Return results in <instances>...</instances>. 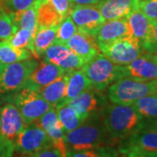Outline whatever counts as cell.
<instances>
[{
  "label": "cell",
  "instance_id": "obj_34",
  "mask_svg": "<svg viewBox=\"0 0 157 157\" xmlns=\"http://www.w3.org/2000/svg\"><path fill=\"white\" fill-rule=\"evenodd\" d=\"M142 49L148 54H157V20H153L146 39L142 43Z\"/></svg>",
  "mask_w": 157,
  "mask_h": 157
},
{
  "label": "cell",
  "instance_id": "obj_14",
  "mask_svg": "<svg viewBox=\"0 0 157 157\" xmlns=\"http://www.w3.org/2000/svg\"><path fill=\"white\" fill-rule=\"evenodd\" d=\"M43 59L51 62L65 71L72 72L83 67L85 61L67 45L53 43L43 55Z\"/></svg>",
  "mask_w": 157,
  "mask_h": 157
},
{
  "label": "cell",
  "instance_id": "obj_18",
  "mask_svg": "<svg viewBox=\"0 0 157 157\" xmlns=\"http://www.w3.org/2000/svg\"><path fill=\"white\" fill-rule=\"evenodd\" d=\"M68 47L80 57L85 63L101 53L95 36L78 31L66 44Z\"/></svg>",
  "mask_w": 157,
  "mask_h": 157
},
{
  "label": "cell",
  "instance_id": "obj_42",
  "mask_svg": "<svg viewBox=\"0 0 157 157\" xmlns=\"http://www.w3.org/2000/svg\"><path fill=\"white\" fill-rule=\"evenodd\" d=\"M138 1H139V2H140V1H143V0H138Z\"/></svg>",
  "mask_w": 157,
  "mask_h": 157
},
{
  "label": "cell",
  "instance_id": "obj_17",
  "mask_svg": "<svg viewBox=\"0 0 157 157\" xmlns=\"http://www.w3.org/2000/svg\"><path fill=\"white\" fill-rule=\"evenodd\" d=\"M124 78L148 81L157 80V64L153 60L151 54H141L127 66H122Z\"/></svg>",
  "mask_w": 157,
  "mask_h": 157
},
{
  "label": "cell",
  "instance_id": "obj_21",
  "mask_svg": "<svg viewBox=\"0 0 157 157\" xmlns=\"http://www.w3.org/2000/svg\"><path fill=\"white\" fill-rule=\"evenodd\" d=\"M70 73L71 72H66L53 82L36 91L53 108L59 106L65 95Z\"/></svg>",
  "mask_w": 157,
  "mask_h": 157
},
{
  "label": "cell",
  "instance_id": "obj_28",
  "mask_svg": "<svg viewBox=\"0 0 157 157\" xmlns=\"http://www.w3.org/2000/svg\"><path fill=\"white\" fill-rule=\"evenodd\" d=\"M133 106L143 119H155L157 118V94L140 98Z\"/></svg>",
  "mask_w": 157,
  "mask_h": 157
},
{
  "label": "cell",
  "instance_id": "obj_23",
  "mask_svg": "<svg viewBox=\"0 0 157 157\" xmlns=\"http://www.w3.org/2000/svg\"><path fill=\"white\" fill-rule=\"evenodd\" d=\"M126 22L128 27L129 37L142 45L148 33L151 20L137 8L126 17Z\"/></svg>",
  "mask_w": 157,
  "mask_h": 157
},
{
  "label": "cell",
  "instance_id": "obj_11",
  "mask_svg": "<svg viewBox=\"0 0 157 157\" xmlns=\"http://www.w3.org/2000/svg\"><path fill=\"white\" fill-rule=\"evenodd\" d=\"M118 150L123 155L130 153L155 155L157 154V131L139 129L135 134L120 141Z\"/></svg>",
  "mask_w": 157,
  "mask_h": 157
},
{
  "label": "cell",
  "instance_id": "obj_32",
  "mask_svg": "<svg viewBox=\"0 0 157 157\" xmlns=\"http://www.w3.org/2000/svg\"><path fill=\"white\" fill-rule=\"evenodd\" d=\"M16 31L10 15L0 6V42L7 40Z\"/></svg>",
  "mask_w": 157,
  "mask_h": 157
},
{
  "label": "cell",
  "instance_id": "obj_6",
  "mask_svg": "<svg viewBox=\"0 0 157 157\" xmlns=\"http://www.w3.org/2000/svg\"><path fill=\"white\" fill-rule=\"evenodd\" d=\"M82 69L92 87L102 92L116 80L124 78L122 66L115 65L102 53L86 63Z\"/></svg>",
  "mask_w": 157,
  "mask_h": 157
},
{
  "label": "cell",
  "instance_id": "obj_12",
  "mask_svg": "<svg viewBox=\"0 0 157 157\" xmlns=\"http://www.w3.org/2000/svg\"><path fill=\"white\" fill-rule=\"evenodd\" d=\"M69 16L78 31L96 36L101 25L106 22L96 6H73Z\"/></svg>",
  "mask_w": 157,
  "mask_h": 157
},
{
  "label": "cell",
  "instance_id": "obj_38",
  "mask_svg": "<svg viewBox=\"0 0 157 157\" xmlns=\"http://www.w3.org/2000/svg\"><path fill=\"white\" fill-rule=\"evenodd\" d=\"M104 0H71L73 6H96Z\"/></svg>",
  "mask_w": 157,
  "mask_h": 157
},
{
  "label": "cell",
  "instance_id": "obj_26",
  "mask_svg": "<svg viewBox=\"0 0 157 157\" xmlns=\"http://www.w3.org/2000/svg\"><path fill=\"white\" fill-rule=\"evenodd\" d=\"M55 110L65 134L78 128L84 121L73 107L68 104L61 105L55 108Z\"/></svg>",
  "mask_w": 157,
  "mask_h": 157
},
{
  "label": "cell",
  "instance_id": "obj_33",
  "mask_svg": "<svg viewBox=\"0 0 157 157\" xmlns=\"http://www.w3.org/2000/svg\"><path fill=\"white\" fill-rule=\"evenodd\" d=\"M36 0H1L0 6H2L8 14L17 13L25 11L33 6Z\"/></svg>",
  "mask_w": 157,
  "mask_h": 157
},
{
  "label": "cell",
  "instance_id": "obj_29",
  "mask_svg": "<svg viewBox=\"0 0 157 157\" xmlns=\"http://www.w3.org/2000/svg\"><path fill=\"white\" fill-rule=\"evenodd\" d=\"M120 152L114 146L107 145L78 151H68L67 157H119Z\"/></svg>",
  "mask_w": 157,
  "mask_h": 157
},
{
  "label": "cell",
  "instance_id": "obj_37",
  "mask_svg": "<svg viewBox=\"0 0 157 157\" xmlns=\"http://www.w3.org/2000/svg\"><path fill=\"white\" fill-rule=\"evenodd\" d=\"M140 128L157 131V118L155 119H144Z\"/></svg>",
  "mask_w": 157,
  "mask_h": 157
},
{
  "label": "cell",
  "instance_id": "obj_1",
  "mask_svg": "<svg viewBox=\"0 0 157 157\" xmlns=\"http://www.w3.org/2000/svg\"><path fill=\"white\" fill-rule=\"evenodd\" d=\"M68 151H78L116 143L108 134L100 112L90 114L78 128L65 134Z\"/></svg>",
  "mask_w": 157,
  "mask_h": 157
},
{
  "label": "cell",
  "instance_id": "obj_9",
  "mask_svg": "<svg viewBox=\"0 0 157 157\" xmlns=\"http://www.w3.org/2000/svg\"><path fill=\"white\" fill-rule=\"evenodd\" d=\"M52 147L50 137L36 121L26 125L18 135L15 155H30Z\"/></svg>",
  "mask_w": 157,
  "mask_h": 157
},
{
  "label": "cell",
  "instance_id": "obj_25",
  "mask_svg": "<svg viewBox=\"0 0 157 157\" xmlns=\"http://www.w3.org/2000/svg\"><path fill=\"white\" fill-rule=\"evenodd\" d=\"M32 53L25 48H17L8 43L7 40L0 42V63L11 64L30 59Z\"/></svg>",
  "mask_w": 157,
  "mask_h": 157
},
{
  "label": "cell",
  "instance_id": "obj_39",
  "mask_svg": "<svg viewBox=\"0 0 157 157\" xmlns=\"http://www.w3.org/2000/svg\"><path fill=\"white\" fill-rule=\"evenodd\" d=\"M124 157H157V154L155 155H140L135 153H130L128 155H124Z\"/></svg>",
  "mask_w": 157,
  "mask_h": 157
},
{
  "label": "cell",
  "instance_id": "obj_35",
  "mask_svg": "<svg viewBox=\"0 0 157 157\" xmlns=\"http://www.w3.org/2000/svg\"><path fill=\"white\" fill-rule=\"evenodd\" d=\"M149 20H157V0H143L138 3L137 7Z\"/></svg>",
  "mask_w": 157,
  "mask_h": 157
},
{
  "label": "cell",
  "instance_id": "obj_7",
  "mask_svg": "<svg viewBox=\"0 0 157 157\" xmlns=\"http://www.w3.org/2000/svg\"><path fill=\"white\" fill-rule=\"evenodd\" d=\"M37 65V60L31 59L11 64L0 63V97L22 89Z\"/></svg>",
  "mask_w": 157,
  "mask_h": 157
},
{
  "label": "cell",
  "instance_id": "obj_2",
  "mask_svg": "<svg viewBox=\"0 0 157 157\" xmlns=\"http://www.w3.org/2000/svg\"><path fill=\"white\" fill-rule=\"evenodd\" d=\"M100 113L108 134L116 144L140 129L144 120L133 105L107 104Z\"/></svg>",
  "mask_w": 157,
  "mask_h": 157
},
{
  "label": "cell",
  "instance_id": "obj_10",
  "mask_svg": "<svg viewBox=\"0 0 157 157\" xmlns=\"http://www.w3.org/2000/svg\"><path fill=\"white\" fill-rule=\"evenodd\" d=\"M101 52L117 66H127L144 53L140 43L130 37L112 42L101 49Z\"/></svg>",
  "mask_w": 157,
  "mask_h": 157
},
{
  "label": "cell",
  "instance_id": "obj_31",
  "mask_svg": "<svg viewBox=\"0 0 157 157\" xmlns=\"http://www.w3.org/2000/svg\"><path fill=\"white\" fill-rule=\"evenodd\" d=\"M35 33L26 29H18L7 39L8 43L17 48H25L29 50L32 45Z\"/></svg>",
  "mask_w": 157,
  "mask_h": 157
},
{
  "label": "cell",
  "instance_id": "obj_3",
  "mask_svg": "<svg viewBox=\"0 0 157 157\" xmlns=\"http://www.w3.org/2000/svg\"><path fill=\"white\" fill-rule=\"evenodd\" d=\"M157 92V80H136L134 78H120L107 87L108 101L114 104L133 105L144 96Z\"/></svg>",
  "mask_w": 157,
  "mask_h": 157
},
{
  "label": "cell",
  "instance_id": "obj_22",
  "mask_svg": "<svg viewBox=\"0 0 157 157\" xmlns=\"http://www.w3.org/2000/svg\"><path fill=\"white\" fill-rule=\"evenodd\" d=\"M58 27L59 26L37 27L32 45L29 48L34 59H39L44 55L46 49L54 43Z\"/></svg>",
  "mask_w": 157,
  "mask_h": 157
},
{
  "label": "cell",
  "instance_id": "obj_24",
  "mask_svg": "<svg viewBox=\"0 0 157 157\" xmlns=\"http://www.w3.org/2000/svg\"><path fill=\"white\" fill-rule=\"evenodd\" d=\"M90 87H92V86L82 68L72 71L68 78L65 95L58 107L64 104H67L69 101L73 100L75 97H77L82 92H84L85 90L88 89Z\"/></svg>",
  "mask_w": 157,
  "mask_h": 157
},
{
  "label": "cell",
  "instance_id": "obj_30",
  "mask_svg": "<svg viewBox=\"0 0 157 157\" xmlns=\"http://www.w3.org/2000/svg\"><path fill=\"white\" fill-rule=\"evenodd\" d=\"M78 32V28L73 19L68 15L59 25L54 43L66 45L69 39Z\"/></svg>",
  "mask_w": 157,
  "mask_h": 157
},
{
  "label": "cell",
  "instance_id": "obj_8",
  "mask_svg": "<svg viewBox=\"0 0 157 157\" xmlns=\"http://www.w3.org/2000/svg\"><path fill=\"white\" fill-rule=\"evenodd\" d=\"M38 27L59 26L70 14L73 4L70 0H36L34 3Z\"/></svg>",
  "mask_w": 157,
  "mask_h": 157
},
{
  "label": "cell",
  "instance_id": "obj_16",
  "mask_svg": "<svg viewBox=\"0 0 157 157\" xmlns=\"http://www.w3.org/2000/svg\"><path fill=\"white\" fill-rule=\"evenodd\" d=\"M66 72L67 71H65L63 68L43 59L39 63L38 62L37 67L30 74L24 87L37 91L53 82Z\"/></svg>",
  "mask_w": 157,
  "mask_h": 157
},
{
  "label": "cell",
  "instance_id": "obj_41",
  "mask_svg": "<svg viewBox=\"0 0 157 157\" xmlns=\"http://www.w3.org/2000/svg\"><path fill=\"white\" fill-rule=\"evenodd\" d=\"M2 102H0V119H1V111H2Z\"/></svg>",
  "mask_w": 157,
  "mask_h": 157
},
{
  "label": "cell",
  "instance_id": "obj_15",
  "mask_svg": "<svg viewBox=\"0 0 157 157\" xmlns=\"http://www.w3.org/2000/svg\"><path fill=\"white\" fill-rule=\"evenodd\" d=\"M50 137L52 147L61 154L63 157L67 155V147L65 139V132L59 122L55 108H52L37 121Z\"/></svg>",
  "mask_w": 157,
  "mask_h": 157
},
{
  "label": "cell",
  "instance_id": "obj_5",
  "mask_svg": "<svg viewBox=\"0 0 157 157\" xmlns=\"http://www.w3.org/2000/svg\"><path fill=\"white\" fill-rule=\"evenodd\" d=\"M2 100L16 106L25 126L36 122L47 111L53 108L36 91L27 87L4 96Z\"/></svg>",
  "mask_w": 157,
  "mask_h": 157
},
{
  "label": "cell",
  "instance_id": "obj_19",
  "mask_svg": "<svg viewBox=\"0 0 157 157\" xmlns=\"http://www.w3.org/2000/svg\"><path fill=\"white\" fill-rule=\"evenodd\" d=\"M138 0H104L96 5L105 21L126 18L138 7Z\"/></svg>",
  "mask_w": 157,
  "mask_h": 157
},
{
  "label": "cell",
  "instance_id": "obj_36",
  "mask_svg": "<svg viewBox=\"0 0 157 157\" xmlns=\"http://www.w3.org/2000/svg\"><path fill=\"white\" fill-rule=\"evenodd\" d=\"M14 157H63L61 154L55 149L53 147L42 149L30 155H15Z\"/></svg>",
  "mask_w": 157,
  "mask_h": 157
},
{
  "label": "cell",
  "instance_id": "obj_27",
  "mask_svg": "<svg viewBox=\"0 0 157 157\" xmlns=\"http://www.w3.org/2000/svg\"><path fill=\"white\" fill-rule=\"evenodd\" d=\"M15 28L26 29L36 33L37 30V15L34 5L32 7L26 9L25 11L9 14Z\"/></svg>",
  "mask_w": 157,
  "mask_h": 157
},
{
  "label": "cell",
  "instance_id": "obj_4",
  "mask_svg": "<svg viewBox=\"0 0 157 157\" xmlns=\"http://www.w3.org/2000/svg\"><path fill=\"white\" fill-rule=\"evenodd\" d=\"M25 127L15 105L6 102L2 106L0 119V157H14L18 135Z\"/></svg>",
  "mask_w": 157,
  "mask_h": 157
},
{
  "label": "cell",
  "instance_id": "obj_40",
  "mask_svg": "<svg viewBox=\"0 0 157 157\" xmlns=\"http://www.w3.org/2000/svg\"><path fill=\"white\" fill-rule=\"evenodd\" d=\"M151 57L152 59H153V60L157 64V54H151Z\"/></svg>",
  "mask_w": 157,
  "mask_h": 157
},
{
  "label": "cell",
  "instance_id": "obj_20",
  "mask_svg": "<svg viewBox=\"0 0 157 157\" xmlns=\"http://www.w3.org/2000/svg\"><path fill=\"white\" fill-rule=\"evenodd\" d=\"M125 37H129L126 18L106 21L101 25L95 36L100 50L113 41Z\"/></svg>",
  "mask_w": 157,
  "mask_h": 157
},
{
  "label": "cell",
  "instance_id": "obj_43",
  "mask_svg": "<svg viewBox=\"0 0 157 157\" xmlns=\"http://www.w3.org/2000/svg\"><path fill=\"white\" fill-rule=\"evenodd\" d=\"M156 94H157V92H156Z\"/></svg>",
  "mask_w": 157,
  "mask_h": 157
},
{
  "label": "cell",
  "instance_id": "obj_13",
  "mask_svg": "<svg viewBox=\"0 0 157 157\" xmlns=\"http://www.w3.org/2000/svg\"><path fill=\"white\" fill-rule=\"evenodd\" d=\"M85 121L90 114L98 113L108 104V98L102 91L90 87L67 103Z\"/></svg>",
  "mask_w": 157,
  "mask_h": 157
}]
</instances>
